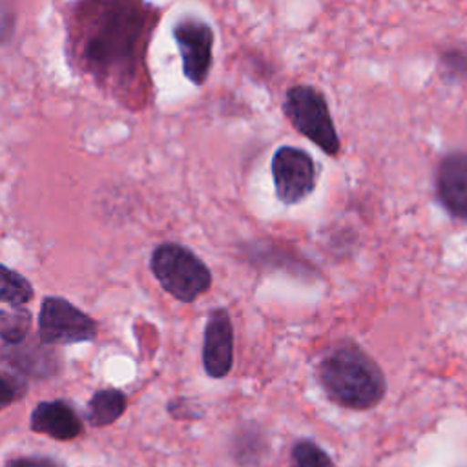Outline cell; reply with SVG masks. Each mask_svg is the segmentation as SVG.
Instances as JSON below:
<instances>
[{
    "label": "cell",
    "instance_id": "cell-8",
    "mask_svg": "<svg viewBox=\"0 0 467 467\" xmlns=\"http://www.w3.org/2000/svg\"><path fill=\"white\" fill-rule=\"evenodd\" d=\"M234 365V327L224 308L208 314L202 334V367L210 378H224Z\"/></svg>",
    "mask_w": 467,
    "mask_h": 467
},
{
    "label": "cell",
    "instance_id": "cell-2",
    "mask_svg": "<svg viewBox=\"0 0 467 467\" xmlns=\"http://www.w3.org/2000/svg\"><path fill=\"white\" fill-rule=\"evenodd\" d=\"M316 376L327 398L350 410L372 409L387 392L379 365L358 343L348 339L332 345L321 356Z\"/></svg>",
    "mask_w": 467,
    "mask_h": 467
},
{
    "label": "cell",
    "instance_id": "cell-7",
    "mask_svg": "<svg viewBox=\"0 0 467 467\" xmlns=\"http://www.w3.org/2000/svg\"><path fill=\"white\" fill-rule=\"evenodd\" d=\"M270 170L275 197L286 206L305 201L317 184V166L312 155L296 146L277 148Z\"/></svg>",
    "mask_w": 467,
    "mask_h": 467
},
{
    "label": "cell",
    "instance_id": "cell-3",
    "mask_svg": "<svg viewBox=\"0 0 467 467\" xmlns=\"http://www.w3.org/2000/svg\"><path fill=\"white\" fill-rule=\"evenodd\" d=\"M150 270L161 288L182 303L195 301L212 285V272L204 261L177 243L159 244L151 252Z\"/></svg>",
    "mask_w": 467,
    "mask_h": 467
},
{
    "label": "cell",
    "instance_id": "cell-14",
    "mask_svg": "<svg viewBox=\"0 0 467 467\" xmlns=\"http://www.w3.org/2000/svg\"><path fill=\"white\" fill-rule=\"evenodd\" d=\"M288 467H336L323 447L312 440H297L290 451Z\"/></svg>",
    "mask_w": 467,
    "mask_h": 467
},
{
    "label": "cell",
    "instance_id": "cell-9",
    "mask_svg": "<svg viewBox=\"0 0 467 467\" xmlns=\"http://www.w3.org/2000/svg\"><path fill=\"white\" fill-rule=\"evenodd\" d=\"M436 195L456 219L467 221V153L454 151L441 159L436 171Z\"/></svg>",
    "mask_w": 467,
    "mask_h": 467
},
{
    "label": "cell",
    "instance_id": "cell-10",
    "mask_svg": "<svg viewBox=\"0 0 467 467\" xmlns=\"http://www.w3.org/2000/svg\"><path fill=\"white\" fill-rule=\"evenodd\" d=\"M29 427L36 434H46L58 441H71L84 431V421L77 409L64 400L40 401L29 418Z\"/></svg>",
    "mask_w": 467,
    "mask_h": 467
},
{
    "label": "cell",
    "instance_id": "cell-1",
    "mask_svg": "<svg viewBox=\"0 0 467 467\" xmlns=\"http://www.w3.org/2000/svg\"><path fill=\"white\" fill-rule=\"evenodd\" d=\"M159 11L146 0H78L69 16L75 66L100 89L144 102L146 49Z\"/></svg>",
    "mask_w": 467,
    "mask_h": 467
},
{
    "label": "cell",
    "instance_id": "cell-4",
    "mask_svg": "<svg viewBox=\"0 0 467 467\" xmlns=\"http://www.w3.org/2000/svg\"><path fill=\"white\" fill-rule=\"evenodd\" d=\"M283 113L292 128L323 153L328 157L339 155L341 140L323 91L310 84L290 86L285 93Z\"/></svg>",
    "mask_w": 467,
    "mask_h": 467
},
{
    "label": "cell",
    "instance_id": "cell-6",
    "mask_svg": "<svg viewBox=\"0 0 467 467\" xmlns=\"http://www.w3.org/2000/svg\"><path fill=\"white\" fill-rule=\"evenodd\" d=\"M171 36L179 51L182 75L193 86H202L213 64L215 33L212 26L197 16L186 15L173 24Z\"/></svg>",
    "mask_w": 467,
    "mask_h": 467
},
{
    "label": "cell",
    "instance_id": "cell-5",
    "mask_svg": "<svg viewBox=\"0 0 467 467\" xmlns=\"http://www.w3.org/2000/svg\"><path fill=\"white\" fill-rule=\"evenodd\" d=\"M97 332V321L67 299L47 296L40 303L38 339L44 345L91 343Z\"/></svg>",
    "mask_w": 467,
    "mask_h": 467
},
{
    "label": "cell",
    "instance_id": "cell-12",
    "mask_svg": "<svg viewBox=\"0 0 467 467\" xmlns=\"http://www.w3.org/2000/svg\"><path fill=\"white\" fill-rule=\"evenodd\" d=\"M31 328V312L22 306L0 312V339L4 347H18L26 341Z\"/></svg>",
    "mask_w": 467,
    "mask_h": 467
},
{
    "label": "cell",
    "instance_id": "cell-13",
    "mask_svg": "<svg viewBox=\"0 0 467 467\" xmlns=\"http://www.w3.org/2000/svg\"><path fill=\"white\" fill-rule=\"evenodd\" d=\"M0 275H2V292H0L2 303L11 306H22L33 299L35 290L22 274L7 266H2Z\"/></svg>",
    "mask_w": 467,
    "mask_h": 467
},
{
    "label": "cell",
    "instance_id": "cell-16",
    "mask_svg": "<svg viewBox=\"0 0 467 467\" xmlns=\"http://www.w3.org/2000/svg\"><path fill=\"white\" fill-rule=\"evenodd\" d=\"M4 467H64L47 456H16L5 462Z\"/></svg>",
    "mask_w": 467,
    "mask_h": 467
},
{
    "label": "cell",
    "instance_id": "cell-11",
    "mask_svg": "<svg viewBox=\"0 0 467 467\" xmlns=\"http://www.w3.org/2000/svg\"><path fill=\"white\" fill-rule=\"evenodd\" d=\"M128 407V398L119 389H100L88 401L86 420L91 427H108L117 421Z\"/></svg>",
    "mask_w": 467,
    "mask_h": 467
},
{
    "label": "cell",
    "instance_id": "cell-15",
    "mask_svg": "<svg viewBox=\"0 0 467 467\" xmlns=\"http://www.w3.org/2000/svg\"><path fill=\"white\" fill-rule=\"evenodd\" d=\"M0 379H2V405L4 407H7L13 401H18L20 398L26 396L27 383H26L22 372L15 370L13 367L7 368V365H4Z\"/></svg>",
    "mask_w": 467,
    "mask_h": 467
}]
</instances>
